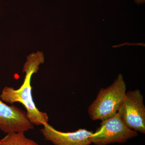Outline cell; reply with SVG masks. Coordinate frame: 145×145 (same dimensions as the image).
<instances>
[{"instance_id":"obj_1","label":"cell","mask_w":145,"mask_h":145,"mask_svg":"<svg viewBox=\"0 0 145 145\" xmlns=\"http://www.w3.org/2000/svg\"><path fill=\"white\" fill-rule=\"evenodd\" d=\"M39 65L32 60L26 61L24 65L23 72L25 75L24 83L18 89L13 87H5L0 95L3 101L12 104L18 102L22 104L26 108L27 118L32 124L43 125L48 123L49 118L46 112L40 111L34 103L32 96L31 84L32 75L37 73Z\"/></svg>"},{"instance_id":"obj_2","label":"cell","mask_w":145,"mask_h":145,"mask_svg":"<svg viewBox=\"0 0 145 145\" xmlns=\"http://www.w3.org/2000/svg\"><path fill=\"white\" fill-rule=\"evenodd\" d=\"M126 92V85L121 74L106 88H101L96 99L89 106L88 113L93 121H104L118 112Z\"/></svg>"},{"instance_id":"obj_3","label":"cell","mask_w":145,"mask_h":145,"mask_svg":"<svg viewBox=\"0 0 145 145\" xmlns=\"http://www.w3.org/2000/svg\"><path fill=\"white\" fill-rule=\"evenodd\" d=\"M137 133L129 128L118 112L108 119L102 121L101 126L91 136V143L106 145L114 143H124L136 137Z\"/></svg>"},{"instance_id":"obj_4","label":"cell","mask_w":145,"mask_h":145,"mask_svg":"<svg viewBox=\"0 0 145 145\" xmlns=\"http://www.w3.org/2000/svg\"><path fill=\"white\" fill-rule=\"evenodd\" d=\"M118 112L129 128L145 133V106L139 89L126 92Z\"/></svg>"},{"instance_id":"obj_5","label":"cell","mask_w":145,"mask_h":145,"mask_svg":"<svg viewBox=\"0 0 145 145\" xmlns=\"http://www.w3.org/2000/svg\"><path fill=\"white\" fill-rule=\"evenodd\" d=\"M34 128L26 112L16 106H8L0 99V129L6 134L25 132Z\"/></svg>"},{"instance_id":"obj_6","label":"cell","mask_w":145,"mask_h":145,"mask_svg":"<svg viewBox=\"0 0 145 145\" xmlns=\"http://www.w3.org/2000/svg\"><path fill=\"white\" fill-rule=\"evenodd\" d=\"M40 131L45 140L54 145H89L92 131L79 129L74 132L59 131L48 123L44 125Z\"/></svg>"},{"instance_id":"obj_7","label":"cell","mask_w":145,"mask_h":145,"mask_svg":"<svg viewBox=\"0 0 145 145\" xmlns=\"http://www.w3.org/2000/svg\"><path fill=\"white\" fill-rule=\"evenodd\" d=\"M0 145H39L36 142L27 138L25 132L8 133L0 140Z\"/></svg>"},{"instance_id":"obj_8","label":"cell","mask_w":145,"mask_h":145,"mask_svg":"<svg viewBox=\"0 0 145 145\" xmlns=\"http://www.w3.org/2000/svg\"><path fill=\"white\" fill-rule=\"evenodd\" d=\"M134 1H135V2L138 4L143 3L145 2V0H134Z\"/></svg>"}]
</instances>
